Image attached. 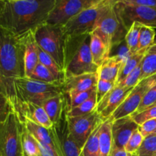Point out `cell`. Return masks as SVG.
<instances>
[{
	"mask_svg": "<svg viewBox=\"0 0 156 156\" xmlns=\"http://www.w3.org/2000/svg\"><path fill=\"white\" fill-rule=\"evenodd\" d=\"M14 111L18 114L20 120H29L44 127L50 129L53 123L41 105L33 103L13 104Z\"/></svg>",
	"mask_w": 156,
	"mask_h": 156,
	"instance_id": "15",
	"label": "cell"
},
{
	"mask_svg": "<svg viewBox=\"0 0 156 156\" xmlns=\"http://www.w3.org/2000/svg\"><path fill=\"white\" fill-rule=\"evenodd\" d=\"M29 79L38 81V82H44V83L62 85L59 81L56 79V76L52 73V72L41 62H39L36 66Z\"/></svg>",
	"mask_w": 156,
	"mask_h": 156,
	"instance_id": "27",
	"label": "cell"
},
{
	"mask_svg": "<svg viewBox=\"0 0 156 156\" xmlns=\"http://www.w3.org/2000/svg\"><path fill=\"white\" fill-rule=\"evenodd\" d=\"M142 76V68L141 64L139 66H137L132 73H129L121 82L117 84V85H120L124 88H133L141 82Z\"/></svg>",
	"mask_w": 156,
	"mask_h": 156,
	"instance_id": "35",
	"label": "cell"
},
{
	"mask_svg": "<svg viewBox=\"0 0 156 156\" xmlns=\"http://www.w3.org/2000/svg\"><path fill=\"white\" fill-rule=\"evenodd\" d=\"M99 126L92 133L81 150L79 156H100L98 143Z\"/></svg>",
	"mask_w": 156,
	"mask_h": 156,
	"instance_id": "30",
	"label": "cell"
},
{
	"mask_svg": "<svg viewBox=\"0 0 156 156\" xmlns=\"http://www.w3.org/2000/svg\"><path fill=\"white\" fill-rule=\"evenodd\" d=\"M155 105H156V103H155Z\"/></svg>",
	"mask_w": 156,
	"mask_h": 156,
	"instance_id": "53",
	"label": "cell"
},
{
	"mask_svg": "<svg viewBox=\"0 0 156 156\" xmlns=\"http://www.w3.org/2000/svg\"><path fill=\"white\" fill-rule=\"evenodd\" d=\"M118 1L133 5L156 7V0H118Z\"/></svg>",
	"mask_w": 156,
	"mask_h": 156,
	"instance_id": "42",
	"label": "cell"
},
{
	"mask_svg": "<svg viewBox=\"0 0 156 156\" xmlns=\"http://www.w3.org/2000/svg\"><path fill=\"white\" fill-rule=\"evenodd\" d=\"M104 121L97 109L85 115L68 117L70 136L81 150L90 136Z\"/></svg>",
	"mask_w": 156,
	"mask_h": 156,
	"instance_id": "10",
	"label": "cell"
},
{
	"mask_svg": "<svg viewBox=\"0 0 156 156\" xmlns=\"http://www.w3.org/2000/svg\"><path fill=\"white\" fill-rule=\"evenodd\" d=\"M147 52H149V53H156V37L155 40V42H154V44L152 46V47H149V49L147 50Z\"/></svg>",
	"mask_w": 156,
	"mask_h": 156,
	"instance_id": "47",
	"label": "cell"
},
{
	"mask_svg": "<svg viewBox=\"0 0 156 156\" xmlns=\"http://www.w3.org/2000/svg\"><path fill=\"white\" fill-rule=\"evenodd\" d=\"M23 123L15 111L0 124V156H24Z\"/></svg>",
	"mask_w": 156,
	"mask_h": 156,
	"instance_id": "6",
	"label": "cell"
},
{
	"mask_svg": "<svg viewBox=\"0 0 156 156\" xmlns=\"http://www.w3.org/2000/svg\"><path fill=\"white\" fill-rule=\"evenodd\" d=\"M98 79V73L68 76L65 78L62 84V91L66 94L87 91L97 86Z\"/></svg>",
	"mask_w": 156,
	"mask_h": 156,
	"instance_id": "17",
	"label": "cell"
},
{
	"mask_svg": "<svg viewBox=\"0 0 156 156\" xmlns=\"http://www.w3.org/2000/svg\"><path fill=\"white\" fill-rule=\"evenodd\" d=\"M67 102L68 97L63 93L47 99L41 105L53 124L59 120Z\"/></svg>",
	"mask_w": 156,
	"mask_h": 156,
	"instance_id": "22",
	"label": "cell"
},
{
	"mask_svg": "<svg viewBox=\"0 0 156 156\" xmlns=\"http://www.w3.org/2000/svg\"><path fill=\"white\" fill-rule=\"evenodd\" d=\"M117 85L114 82H109V81L98 79L97 84V89H96V96H97L98 103L111 91L114 88V87Z\"/></svg>",
	"mask_w": 156,
	"mask_h": 156,
	"instance_id": "40",
	"label": "cell"
},
{
	"mask_svg": "<svg viewBox=\"0 0 156 156\" xmlns=\"http://www.w3.org/2000/svg\"><path fill=\"white\" fill-rule=\"evenodd\" d=\"M98 101L96 94L93 95L91 98L87 100L74 108H69L68 111V117H74L78 116L85 115L95 111L97 108Z\"/></svg>",
	"mask_w": 156,
	"mask_h": 156,
	"instance_id": "29",
	"label": "cell"
},
{
	"mask_svg": "<svg viewBox=\"0 0 156 156\" xmlns=\"http://www.w3.org/2000/svg\"><path fill=\"white\" fill-rule=\"evenodd\" d=\"M69 109V104L68 100L60 117L56 123H53V126L50 128V131L62 156H79L81 149L70 136L67 116Z\"/></svg>",
	"mask_w": 156,
	"mask_h": 156,
	"instance_id": "11",
	"label": "cell"
},
{
	"mask_svg": "<svg viewBox=\"0 0 156 156\" xmlns=\"http://www.w3.org/2000/svg\"><path fill=\"white\" fill-rule=\"evenodd\" d=\"M131 156H139V155H136V154H131Z\"/></svg>",
	"mask_w": 156,
	"mask_h": 156,
	"instance_id": "49",
	"label": "cell"
},
{
	"mask_svg": "<svg viewBox=\"0 0 156 156\" xmlns=\"http://www.w3.org/2000/svg\"><path fill=\"white\" fill-rule=\"evenodd\" d=\"M127 56L116 55L107 58L98 70L99 79L117 84L122 63Z\"/></svg>",
	"mask_w": 156,
	"mask_h": 156,
	"instance_id": "19",
	"label": "cell"
},
{
	"mask_svg": "<svg viewBox=\"0 0 156 156\" xmlns=\"http://www.w3.org/2000/svg\"><path fill=\"white\" fill-rule=\"evenodd\" d=\"M0 74L5 82L7 96L13 94V80L24 77V43L18 36L0 26Z\"/></svg>",
	"mask_w": 156,
	"mask_h": 156,
	"instance_id": "2",
	"label": "cell"
},
{
	"mask_svg": "<svg viewBox=\"0 0 156 156\" xmlns=\"http://www.w3.org/2000/svg\"><path fill=\"white\" fill-rule=\"evenodd\" d=\"M109 156H131V154L128 153L124 149H118L113 147Z\"/></svg>",
	"mask_w": 156,
	"mask_h": 156,
	"instance_id": "43",
	"label": "cell"
},
{
	"mask_svg": "<svg viewBox=\"0 0 156 156\" xmlns=\"http://www.w3.org/2000/svg\"><path fill=\"white\" fill-rule=\"evenodd\" d=\"M156 103V85H153L151 87L146 93L145 94L144 97H143V101H142L141 104H140V107H139L138 110L136 112H140L146 108H150V107L155 105ZM135 112V113H136Z\"/></svg>",
	"mask_w": 156,
	"mask_h": 156,
	"instance_id": "39",
	"label": "cell"
},
{
	"mask_svg": "<svg viewBox=\"0 0 156 156\" xmlns=\"http://www.w3.org/2000/svg\"><path fill=\"white\" fill-rule=\"evenodd\" d=\"M139 125L133 120L131 116L114 120L112 125L113 147L124 149L126 143Z\"/></svg>",
	"mask_w": 156,
	"mask_h": 156,
	"instance_id": "16",
	"label": "cell"
},
{
	"mask_svg": "<svg viewBox=\"0 0 156 156\" xmlns=\"http://www.w3.org/2000/svg\"><path fill=\"white\" fill-rule=\"evenodd\" d=\"M3 3H4V2H2V1H0V12H1V10H2V8Z\"/></svg>",
	"mask_w": 156,
	"mask_h": 156,
	"instance_id": "48",
	"label": "cell"
},
{
	"mask_svg": "<svg viewBox=\"0 0 156 156\" xmlns=\"http://www.w3.org/2000/svg\"><path fill=\"white\" fill-rule=\"evenodd\" d=\"M142 24L138 22H133L129 30L126 32L125 36L124 42L128 51L130 54H133L138 52L139 41H140V34L141 30Z\"/></svg>",
	"mask_w": 156,
	"mask_h": 156,
	"instance_id": "26",
	"label": "cell"
},
{
	"mask_svg": "<svg viewBox=\"0 0 156 156\" xmlns=\"http://www.w3.org/2000/svg\"><path fill=\"white\" fill-rule=\"evenodd\" d=\"M56 0H8L0 12V26L23 36L46 23Z\"/></svg>",
	"mask_w": 156,
	"mask_h": 156,
	"instance_id": "1",
	"label": "cell"
},
{
	"mask_svg": "<svg viewBox=\"0 0 156 156\" xmlns=\"http://www.w3.org/2000/svg\"><path fill=\"white\" fill-rule=\"evenodd\" d=\"M34 33L38 47L50 55L65 73L67 36L63 27L44 23L34 30Z\"/></svg>",
	"mask_w": 156,
	"mask_h": 156,
	"instance_id": "4",
	"label": "cell"
},
{
	"mask_svg": "<svg viewBox=\"0 0 156 156\" xmlns=\"http://www.w3.org/2000/svg\"><path fill=\"white\" fill-rule=\"evenodd\" d=\"M138 130L144 138L154 133L156 130V118L147 120L142 124L139 125Z\"/></svg>",
	"mask_w": 156,
	"mask_h": 156,
	"instance_id": "41",
	"label": "cell"
},
{
	"mask_svg": "<svg viewBox=\"0 0 156 156\" xmlns=\"http://www.w3.org/2000/svg\"><path fill=\"white\" fill-rule=\"evenodd\" d=\"M90 50L93 62L98 67L107 58L109 57L111 53V50L94 31L90 34Z\"/></svg>",
	"mask_w": 156,
	"mask_h": 156,
	"instance_id": "23",
	"label": "cell"
},
{
	"mask_svg": "<svg viewBox=\"0 0 156 156\" xmlns=\"http://www.w3.org/2000/svg\"><path fill=\"white\" fill-rule=\"evenodd\" d=\"M63 94L62 85H54L23 77L13 80V95L12 104L33 103L41 105L52 97Z\"/></svg>",
	"mask_w": 156,
	"mask_h": 156,
	"instance_id": "3",
	"label": "cell"
},
{
	"mask_svg": "<svg viewBox=\"0 0 156 156\" xmlns=\"http://www.w3.org/2000/svg\"><path fill=\"white\" fill-rule=\"evenodd\" d=\"M101 1L103 0H56L46 23L52 25L64 26L79 13Z\"/></svg>",
	"mask_w": 156,
	"mask_h": 156,
	"instance_id": "9",
	"label": "cell"
},
{
	"mask_svg": "<svg viewBox=\"0 0 156 156\" xmlns=\"http://www.w3.org/2000/svg\"><path fill=\"white\" fill-rule=\"evenodd\" d=\"M94 31L98 34L111 51L114 46L124 41L127 30L116 11L115 4L101 18Z\"/></svg>",
	"mask_w": 156,
	"mask_h": 156,
	"instance_id": "7",
	"label": "cell"
},
{
	"mask_svg": "<svg viewBox=\"0 0 156 156\" xmlns=\"http://www.w3.org/2000/svg\"><path fill=\"white\" fill-rule=\"evenodd\" d=\"M14 111L13 105L8 96L0 94V124L2 123L9 114Z\"/></svg>",
	"mask_w": 156,
	"mask_h": 156,
	"instance_id": "38",
	"label": "cell"
},
{
	"mask_svg": "<svg viewBox=\"0 0 156 156\" xmlns=\"http://www.w3.org/2000/svg\"><path fill=\"white\" fill-rule=\"evenodd\" d=\"M99 67L93 62L90 50V34L73 53L66 66V77L98 73ZM65 77V78H66Z\"/></svg>",
	"mask_w": 156,
	"mask_h": 156,
	"instance_id": "12",
	"label": "cell"
},
{
	"mask_svg": "<svg viewBox=\"0 0 156 156\" xmlns=\"http://www.w3.org/2000/svg\"><path fill=\"white\" fill-rule=\"evenodd\" d=\"M0 1H2V2H5V1H8V0H0Z\"/></svg>",
	"mask_w": 156,
	"mask_h": 156,
	"instance_id": "50",
	"label": "cell"
},
{
	"mask_svg": "<svg viewBox=\"0 0 156 156\" xmlns=\"http://www.w3.org/2000/svg\"><path fill=\"white\" fill-rule=\"evenodd\" d=\"M144 137L142 136L138 129H136L126 143L124 149L129 154H135L143 143Z\"/></svg>",
	"mask_w": 156,
	"mask_h": 156,
	"instance_id": "37",
	"label": "cell"
},
{
	"mask_svg": "<svg viewBox=\"0 0 156 156\" xmlns=\"http://www.w3.org/2000/svg\"><path fill=\"white\" fill-rule=\"evenodd\" d=\"M21 122H22L24 127L27 129V130L36 139L38 143L44 145V146H49L53 150H54L59 156H62L59 148L56 146V143L53 140L50 129L44 127V126L37 124V123H34L29 120H21Z\"/></svg>",
	"mask_w": 156,
	"mask_h": 156,
	"instance_id": "20",
	"label": "cell"
},
{
	"mask_svg": "<svg viewBox=\"0 0 156 156\" xmlns=\"http://www.w3.org/2000/svg\"><path fill=\"white\" fill-rule=\"evenodd\" d=\"M96 89H97V86L87 91H82V92L66 94L68 97L69 104V108H76L91 98L93 95L96 94Z\"/></svg>",
	"mask_w": 156,
	"mask_h": 156,
	"instance_id": "34",
	"label": "cell"
},
{
	"mask_svg": "<svg viewBox=\"0 0 156 156\" xmlns=\"http://www.w3.org/2000/svg\"><path fill=\"white\" fill-rule=\"evenodd\" d=\"M155 156H156V154H155Z\"/></svg>",
	"mask_w": 156,
	"mask_h": 156,
	"instance_id": "52",
	"label": "cell"
},
{
	"mask_svg": "<svg viewBox=\"0 0 156 156\" xmlns=\"http://www.w3.org/2000/svg\"><path fill=\"white\" fill-rule=\"evenodd\" d=\"M22 149L24 156H41L39 143L23 125Z\"/></svg>",
	"mask_w": 156,
	"mask_h": 156,
	"instance_id": "28",
	"label": "cell"
},
{
	"mask_svg": "<svg viewBox=\"0 0 156 156\" xmlns=\"http://www.w3.org/2000/svg\"><path fill=\"white\" fill-rule=\"evenodd\" d=\"M115 9L126 30L133 22L156 29V7L133 5L117 0Z\"/></svg>",
	"mask_w": 156,
	"mask_h": 156,
	"instance_id": "8",
	"label": "cell"
},
{
	"mask_svg": "<svg viewBox=\"0 0 156 156\" xmlns=\"http://www.w3.org/2000/svg\"><path fill=\"white\" fill-rule=\"evenodd\" d=\"M133 120L138 125L142 124L147 120L156 118V105L150 108H146V110L140 112L134 113L131 115Z\"/></svg>",
	"mask_w": 156,
	"mask_h": 156,
	"instance_id": "36",
	"label": "cell"
},
{
	"mask_svg": "<svg viewBox=\"0 0 156 156\" xmlns=\"http://www.w3.org/2000/svg\"><path fill=\"white\" fill-rule=\"evenodd\" d=\"M39 147H40V150H41V156H53L51 153L46 149L45 147L42 146L41 144L39 143Z\"/></svg>",
	"mask_w": 156,
	"mask_h": 156,
	"instance_id": "46",
	"label": "cell"
},
{
	"mask_svg": "<svg viewBox=\"0 0 156 156\" xmlns=\"http://www.w3.org/2000/svg\"><path fill=\"white\" fill-rule=\"evenodd\" d=\"M142 82H143L144 83H146V85H149V87L153 86V85H156V74L150 76V77L147 78V79H144V80H143Z\"/></svg>",
	"mask_w": 156,
	"mask_h": 156,
	"instance_id": "45",
	"label": "cell"
},
{
	"mask_svg": "<svg viewBox=\"0 0 156 156\" xmlns=\"http://www.w3.org/2000/svg\"><path fill=\"white\" fill-rule=\"evenodd\" d=\"M146 52L147 50H142L133 54H130L123 60L119 73L117 84L121 82L129 73H132L137 66L141 64Z\"/></svg>",
	"mask_w": 156,
	"mask_h": 156,
	"instance_id": "24",
	"label": "cell"
},
{
	"mask_svg": "<svg viewBox=\"0 0 156 156\" xmlns=\"http://www.w3.org/2000/svg\"><path fill=\"white\" fill-rule=\"evenodd\" d=\"M0 94H3L7 96V87L1 74H0Z\"/></svg>",
	"mask_w": 156,
	"mask_h": 156,
	"instance_id": "44",
	"label": "cell"
},
{
	"mask_svg": "<svg viewBox=\"0 0 156 156\" xmlns=\"http://www.w3.org/2000/svg\"><path fill=\"white\" fill-rule=\"evenodd\" d=\"M156 133V130H155V133Z\"/></svg>",
	"mask_w": 156,
	"mask_h": 156,
	"instance_id": "51",
	"label": "cell"
},
{
	"mask_svg": "<svg viewBox=\"0 0 156 156\" xmlns=\"http://www.w3.org/2000/svg\"><path fill=\"white\" fill-rule=\"evenodd\" d=\"M150 88L151 87L141 81L135 88H133L123 103L114 111L111 116L112 118L114 120H117L131 116L133 114L136 112L145 94Z\"/></svg>",
	"mask_w": 156,
	"mask_h": 156,
	"instance_id": "14",
	"label": "cell"
},
{
	"mask_svg": "<svg viewBox=\"0 0 156 156\" xmlns=\"http://www.w3.org/2000/svg\"><path fill=\"white\" fill-rule=\"evenodd\" d=\"M155 30L152 27L142 25L139 41L138 52L148 50L154 44L155 40Z\"/></svg>",
	"mask_w": 156,
	"mask_h": 156,
	"instance_id": "31",
	"label": "cell"
},
{
	"mask_svg": "<svg viewBox=\"0 0 156 156\" xmlns=\"http://www.w3.org/2000/svg\"><path fill=\"white\" fill-rule=\"evenodd\" d=\"M24 43V77L29 78L39 63L38 47L34 30L23 35Z\"/></svg>",
	"mask_w": 156,
	"mask_h": 156,
	"instance_id": "18",
	"label": "cell"
},
{
	"mask_svg": "<svg viewBox=\"0 0 156 156\" xmlns=\"http://www.w3.org/2000/svg\"><path fill=\"white\" fill-rule=\"evenodd\" d=\"M112 117L105 120L99 126L98 143L100 156H109L114 146L112 136Z\"/></svg>",
	"mask_w": 156,
	"mask_h": 156,
	"instance_id": "21",
	"label": "cell"
},
{
	"mask_svg": "<svg viewBox=\"0 0 156 156\" xmlns=\"http://www.w3.org/2000/svg\"><path fill=\"white\" fill-rule=\"evenodd\" d=\"M141 81L156 74V53L146 52L141 62Z\"/></svg>",
	"mask_w": 156,
	"mask_h": 156,
	"instance_id": "32",
	"label": "cell"
},
{
	"mask_svg": "<svg viewBox=\"0 0 156 156\" xmlns=\"http://www.w3.org/2000/svg\"><path fill=\"white\" fill-rule=\"evenodd\" d=\"M139 156H155L156 154V133L145 137L143 143L136 152Z\"/></svg>",
	"mask_w": 156,
	"mask_h": 156,
	"instance_id": "33",
	"label": "cell"
},
{
	"mask_svg": "<svg viewBox=\"0 0 156 156\" xmlns=\"http://www.w3.org/2000/svg\"><path fill=\"white\" fill-rule=\"evenodd\" d=\"M117 0H103L85 9L69 21L63 27L67 36L91 34L102 16L115 4Z\"/></svg>",
	"mask_w": 156,
	"mask_h": 156,
	"instance_id": "5",
	"label": "cell"
},
{
	"mask_svg": "<svg viewBox=\"0 0 156 156\" xmlns=\"http://www.w3.org/2000/svg\"><path fill=\"white\" fill-rule=\"evenodd\" d=\"M38 56H39V62L45 66L47 68H48L52 72L53 75L56 76V79L59 81L61 84L63 83L64 79H65V73L62 71V69L59 67V66L56 63L53 57L48 53L44 52L39 47L38 49Z\"/></svg>",
	"mask_w": 156,
	"mask_h": 156,
	"instance_id": "25",
	"label": "cell"
},
{
	"mask_svg": "<svg viewBox=\"0 0 156 156\" xmlns=\"http://www.w3.org/2000/svg\"><path fill=\"white\" fill-rule=\"evenodd\" d=\"M133 88H124L116 85L98 103L97 111L104 120L112 116L114 111L123 103Z\"/></svg>",
	"mask_w": 156,
	"mask_h": 156,
	"instance_id": "13",
	"label": "cell"
}]
</instances>
